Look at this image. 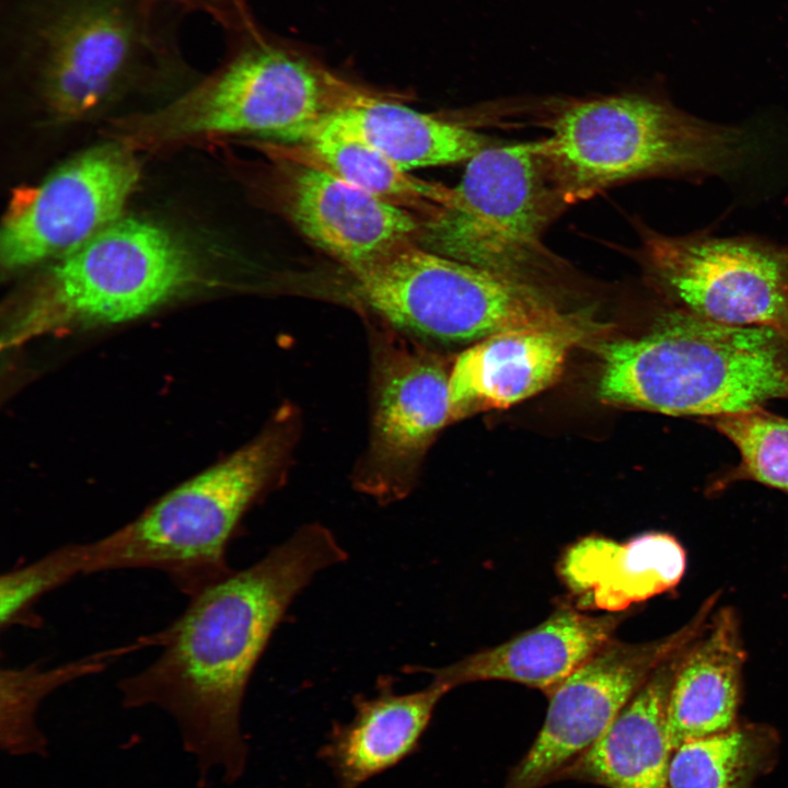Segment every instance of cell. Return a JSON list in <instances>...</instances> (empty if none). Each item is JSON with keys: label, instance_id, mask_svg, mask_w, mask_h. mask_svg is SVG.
I'll use <instances>...</instances> for the list:
<instances>
[{"label": "cell", "instance_id": "9c48e42d", "mask_svg": "<svg viewBox=\"0 0 788 788\" xmlns=\"http://www.w3.org/2000/svg\"><path fill=\"white\" fill-rule=\"evenodd\" d=\"M364 90L296 53L259 45L160 114L158 130L165 138L260 134L293 142Z\"/></svg>", "mask_w": 788, "mask_h": 788}, {"label": "cell", "instance_id": "d6986e66", "mask_svg": "<svg viewBox=\"0 0 788 788\" xmlns=\"http://www.w3.org/2000/svg\"><path fill=\"white\" fill-rule=\"evenodd\" d=\"M685 648L659 664L602 737L558 779L584 780L606 788H669L668 772L674 749L668 730L667 704Z\"/></svg>", "mask_w": 788, "mask_h": 788}, {"label": "cell", "instance_id": "52a82bcc", "mask_svg": "<svg viewBox=\"0 0 788 788\" xmlns=\"http://www.w3.org/2000/svg\"><path fill=\"white\" fill-rule=\"evenodd\" d=\"M355 289L386 324L413 337L460 344L525 327L580 321L542 289L431 252L418 243L352 271Z\"/></svg>", "mask_w": 788, "mask_h": 788}, {"label": "cell", "instance_id": "3957f363", "mask_svg": "<svg viewBox=\"0 0 788 788\" xmlns=\"http://www.w3.org/2000/svg\"><path fill=\"white\" fill-rule=\"evenodd\" d=\"M606 403L702 420L788 401V343L762 327L714 322L671 306L637 337L601 347Z\"/></svg>", "mask_w": 788, "mask_h": 788}, {"label": "cell", "instance_id": "9a60e30c", "mask_svg": "<svg viewBox=\"0 0 788 788\" xmlns=\"http://www.w3.org/2000/svg\"><path fill=\"white\" fill-rule=\"evenodd\" d=\"M132 28L117 4L89 0L70 8L47 37L44 94L61 121L86 117L100 107L125 73Z\"/></svg>", "mask_w": 788, "mask_h": 788}, {"label": "cell", "instance_id": "ffe728a7", "mask_svg": "<svg viewBox=\"0 0 788 788\" xmlns=\"http://www.w3.org/2000/svg\"><path fill=\"white\" fill-rule=\"evenodd\" d=\"M559 569L586 605L616 612L676 587L686 553L668 533H646L622 544L591 536L568 549Z\"/></svg>", "mask_w": 788, "mask_h": 788}, {"label": "cell", "instance_id": "6da1fadb", "mask_svg": "<svg viewBox=\"0 0 788 788\" xmlns=\"http://www.w3.org/2000/svg\"><path fill=\"white\" fill-rule=\"evenodd\" d=\"M346 559L327 528L306 524L253 565L189 596L155 631L158 657L118 682L123 706L167 712L200 780L216 768L225 781L236 780L247 760L241 710L254 669L296 596Z\"/></svg>", "mask_w": 788, "mask_h": 788}, {"label": "cell", "instance_id": "e0dca14e", "mask_svg": "<svg viewBox=\"0 0 788 788\" xmlns=\"http://www.w3.org/2000/svg\"><path fill=\"white\" fill-rule=\"evenodd\" d=\"M449 691L432 679L422 690L398 694L385 679L374 696H357L352 719L335 725L321 750L338 788H360L410 756Z\"/></svg>", "mask_w": 788, "mask_h": 788}, {"label": "cell", "instance_id": "d4e9b609", "mask_svg": "<svg viewBox=\"0 0 788 788\" xmlns=\"http://www.w3.org/2000/svg\"><path fill=\"white\" fill-rule=\"evenodd\" d=\"M91 542L63 544L0 577V628H38L36 605L79 576L90 575Z\"/></svg>", "mask_w": 788, "mask_h": 788}, {"label": "cell", "instance_id": "277c9868", "mask_svg": "<svg viewBox=\"0 0 788 788\" xmlns=\"http://www.w3.org/2000/svg\"><path fill=\"white\" fill-rule=\"evenodd\" d=\"M296 433L294 414L280 410L233 454L92 541L91 575L157 570L187 598L227 576L233 570L229 544L247 510L279 479Z\"/></svg>", "mask_w": 788, "mask_h": 788}, {"label": "cell", "instance_id": "7a4b0ae2", "mask_svg": "<svg viewBox=\"0 0 788 788\" xmlns=\"http://www.w3.org/2000/svg\"><path fill=\"white\" fill-rule=\"evenodd\" d=\"M762 123L720 124L645 95L578 102L536 141L563 202L588 199L633 178L727 181L751 174L773 140Z\"/></svg>", "mask_w": 788, "mask_h": 788}, {"label": "cell", "instance_id": "30bf717a", "mask_svg": "<svg viewBox=\"0 0 788 788\" xmlns=\"http://www.w3.org/2000/svg\"><path fill=\"white\" fill-rule=\"evenodd\" d=\"M373 344L370 434L354 484L387 505L412 491L426 450L451 420L450 370L397 336L381 335Z\"/></svg>", "mask_w": 788, "mask_h": 788}, {"label": "cell", "instance_id": "8fae6325", "mask_svg": "<svg viewBox=\"0 0 788 788\" xmlns=\"http://www.w3.org/2000/svg\"><path fill=\"white\" fill-rule=\"evenodd\" d=\"M139 176L131 152L109 143L20 193L2 222L1 265L14 271L74 251L120 219Z\"/></svg>", "mask_w": 788, "mask_h": 788}, {"label": "cell", "instance_id": "cb8c5ba5", "mask_svg": "<svg viewBox=\"0 0 788 788\" xmlns=\"http://www.w3.org/2000/svg\"><path fill=\"white\" fill-rule=\"evenodd\" d=\"M735 448V466L712 483L710 490L746 480L788 493V417L766 408L705 420Z\"/></svg>", "mask_w": 788, "mask_h": 788}, {"label": "cell", "instance_id": "7402d4cb", "mask_svg": "<svg viewBox=\"0 0 788 788\" xmlns=\"http://www.w3.org/2000/svg\"><path fill=\"white\" fill-rule=\"evenodd\" d=\"M293 144H270L271 157L332 174L425 220L447 206L452 188L414 177L363 140L345 132L313 127Z\"/></svg>", "mask_w": 788, "mask_h": 788}, {"label": "cell", "instance_id": "8992f818", "mask_svg": "<svg viewBox=\"0 0 788 788\" xmlns=\"http://www.w3.org/2000/svg\"><path fill=\"white\" fill-rule=\"evenodd\" d=\"M563 204L535 142L487 147L467 161L450 201L422 222L418 244L541 289L559 266L542 236Z\"/></svg>", "mask_w": 788, "mask_h": 788}, {"label": "cell", "instance_id": "7c38bea8", "mask_svg": "<svg viewBox=\"0 0 788 788\" xmlns=\"http://www.w3.org/2000/svg\"><path fill=\"white\" fill-rule=\"evenodd\" d=\"M652 671L640 647L611 640L551 694L543 726L505 788H540L581 757Z\"/></svg>", "mask_w": 788, "mask_h": 788}, {"label": "cell", "instance_id": "2e32d148", "mask_svg": "<svg viewBox=\"0 0 788 788\" xmlns=\"http://www.w3.org/2000/svg\"><path fill=\"white\" fill-rule=\"evenodd\" d=\"M617 614L591 616L560 609L537 626L501 645L433 670L451 690L478 681H508L551 694L613 637Z\"/></svg>", "mask_w": 788, "mask_h": 788}, {"label": "cell", "instance_id": "5b68a950", "mask_svg": "<svg viewBox=\"0 0 788 788\" xmlns=\"http://www.w3.org/2000/svg\"><path fill=\"white\" fill-rule=\"evenodd\" d=\"M194 251L167 229L119 219L58 258L31 290L5 340L10 346L62 329L124 323L189 288Z\"/></svg>", "mask_w": 788, "mask_h": 788}, {"label": "cell", "instance_id": "4fadbf2b", "mask_svg": "<svg viewBox=\"0 0 788 788\" xmlns=\"http://www.w3.org/2000/svg\"><path fill=\"white\" fill-rule=\"evenodd\" d=\"M277 160L282 210L315 246L350 273L418 243L424 219L332 174Z\"/></svg>", "mask_w": 788, "mask_h": 788}, {"label": "cell", "instance_id": "603a6c76", "mask_svg": "<svg viewBox=\"0 0 788 788\" xmlns=\"http://www.w3.org/2000/svg\"><path fill=\"white\" fill-rule=\"evenodd\" d=\"M155 646L152 634L128 644L95 651L47 667L37 662L2 667L0 671V744L10 755H43L47 742L36 716L42 702L56 690L106 670L121 657Z\"/></svg>", "mask_w": 788, "mask_h": 788}, {"label": "cell", "instance_id": "44dd1931", "mask_svg": "<svg viewBox=\"0 0 788 788\" xmlns=\"http://www.w3.org/2000/svg\"><path fill=\"white\" fill-rule=\"evenodd\" d=\"M313 127L357 137L406 172L468 161L489 147V140L472 129L417 112L367 89L352 103Z\"/></svg>", "mask_w": 788, "mask_h": 788}, {"label": "cell", "instance_id": "ac0fdd59", "mask_svg": "<svg viewBox=\"0 0 788 788\" xmlns=\"http://www.w3.org/2000/svg\"><path fill=\"white\" fill-rule=\"evenodd\" d=\"M745 658L738 616L731 607H721L676 664L667 704L673 749L733 728Z\"/></svg>", "mask_w": 788, "mask_h": 788}, {"label": "cell", "instance_id": "484cf974", "mask_svg": "<svg viewBox=\"0 0 788 788\" xmlns=\"http://www.w3.org/2000/svg\"><path fill=\"white\" fill-rule=\"evenodd\" d=\"M749 737L734 727L690 739L674 749L669 788H738L749 756Z\"/></svg>", "mask_w": 788, "mask_h": 788}, {"label": "cell", "instance_id": "ba28073f", "mask_svg": "<svg viewBox=\"0 0 788 788\" xmlns=\"http://www.w3.org/2000/svg\"><path fill=\"white\" fill-rule=\"evenodd\" d=\"M640 258L673 306L726 325L767 328L788 343V244L646 230Z\"/></svg>", "mask_w": 788, "mask_h": 788}, {"label": "cell", "instance_id": "5bb4252c", "mask_svg": "<svg viewBox=\"0 0 788 788\" xmlns=\"http://www.w3.org/2000/svg\"><path fill=\"white\" fill-rule=\"evenodd\" d=\"M581 320L559 326L503 331L474 343L449 374L451 420L501 409L551 386L570 348L587 333Z\"/></svg>", "mask_w": 788, "mask_h": 788}]
</instances>
